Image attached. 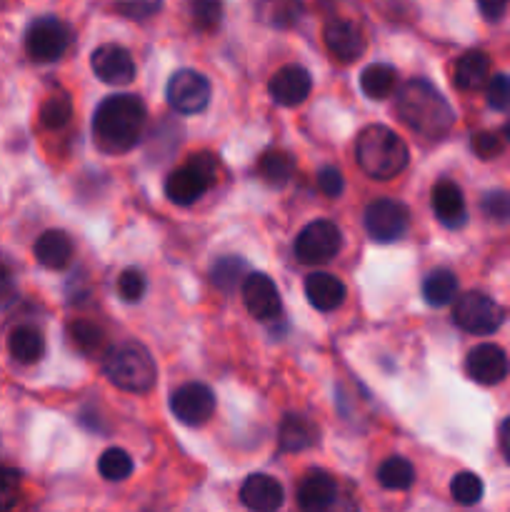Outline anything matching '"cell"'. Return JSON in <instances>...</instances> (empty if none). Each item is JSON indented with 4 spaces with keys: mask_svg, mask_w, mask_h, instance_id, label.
<instances>
[{
    "mask_svg": "<svg viewBox=\"0 0 510 512\" xmlns=\"http://www.w3.org/2000/svg\"><path fill=\"white\" fill-rule=\"evenodd\" d=\"M148 110L138 95L115 93L100 100L93 113V140L103 153L123 155L143 138Z\"/></svg>",
    "mask_w": 510,
    "mask_h": 512,
    "instance_id": "6da1fadb",
    "label": "cell"
},
{
    "mask_svg": "<svg viewBox=\"0 0 510 512\" xmlns=\"http://www.w3.org/2000/svg\"><path fill=\"white\" fill-rule=\"evenodd\" d=\"M395 110L413 133L425 140H440L450 133L455 113L445 95L433 83L413 78L395 95Z\"/></svg>",
    "mask_w": 510,
    "mask_h": 512,
    "instance_id": "7a4b0ae2",
    "label": "cell"
},
{
    "mask_svg": "<svg viewBox=\"0 0 510 512\" xmlns=\"http://www.w3.org/2000/svg\"><path fill=\"white\" fill-rule=\"evenodd\" d=\"M355 158L360 170L375 180L398 178L408 168V145L388 125H368L355 140Z\"/></svg>",
    "mask_w": 510,
    "mask_h": 512,
    "instance_id": "3957f363",
    "label": "cell"
},
{
    "mask_svg": "<svg viewBox=\"0 0 510 512\" xmlns=\"http://www.w3.org/2000/svg\"><path fill=\"white\" fill-rule=\"evenodd\" d=\"M103 373L125 393H148L155 388L158 368L148 350L138 343H118L105 353Z\"/></svg>",
    "mask_w": 510,
    "mask_h": 512,
    "instance_id": "277c9868",
    "label": "cell"
},
{
    "mask_svg": "<svg viewBox=\"0 0 510 512\" xmlns=\"http://www.w3.org/2000/svg\"><path fill=\"white\" fill-rule=\"evenodd\" d=\"M215 173H218V160L213 155H193L183 168H175L168 175V180H165V195H168L170 203L183 205V208L185 205H193L215 183Z\"/></svg>",
    "mask_w": 510,
    "mask_h": 512,
    "instance_id": "5b68a950",
    "label": "cell"
},
{
    "mask_svg": "<svg viewBox=\"0 0 510 512\" xmlns=\"http://www.w3.org/2000/svg\"><path fill=\"white\" fill-rule=\"evenodd\" d=\"M300 512H358L353 495L325 470H313L298 485Z\"/></svg>",
    "mask_w": 510,
    "mask_h": 512,
    "instance_id": "8992f818",
    "label": "cell"
},
{
    "mask_svg": "<svg viewBox=\"0 0 510 512\" xmlns=\"http://www.w3.org/2000/svg\"><path fill=\"white\" fill-rule=\"evenodd\" d=\"M453 320L460 330L470 335H490L503 325L505 310L490 295L470 290L455 298Z\"/></svg>",
    "mask_w": 510,
    "mask_h": 512,
    "instance_id": "52a82bcc",
    "label": "cell"
},
{
    "mask_svg": "<svg viewBox=\"0 0 510 512\" xmlns=\"http://www.w3.org/2000/svg\"><path fill=\"white\" fill-rule=\"evenodd\" d=\"M343 248V235L333 220H313L295 238V258L303 265L330 263Z\"/></svg>",
    "mask_w": 510,
    "mask_h": 512,
    "instance_id": "ba28073f",
    "label": "cell"
},
{
    "mask_svg": "<svg viewBox=\"0 0 510 512\" xmlns=\"http://www.w3.org/2000/svg\"><path fill=\"white\" fill-rule=\"evenodd\" d=\"M365 230L375 243H395L408 233L410 210L408 205L393 198H378L365 208Z\"/></svg>",
    "mask_w": 510,
    "mask_h": 512,
    "instance_id": "9c48e42d",
    "label": "cell"
},
{
    "mask_svg": "<svg viewBox=\"0 0 510 512\" xmlns=\"http://www.w3.org/2000/svg\"><path fill=\"white\" fill-rule=\"evenodd\" d=\"M70 45V30L63 20L45 15L30 23L25 33V50L35 63H55L65 55Z\"/></svg>",
    "mask_w": 510,
    "mask_h": 512,
    "instance_id": "30bf717a",
    "label": "cell"
},
{
    "mask_svg": "<svg viewBox=\"0 0 510 512\" xmlns=\"http://www.w3.org/2000/svg\"><path fill=\"white\" fill-rule=\"evenodd\" d=\"M165 98H168L170 108L180 115L203 113L210 103V83L198 70H178L168 80Z\"/></svg>",
    "mask_w": 510,
    "mask_h": 512,
    "instance_id": "8fae6325",
    "label": "cell"
},
{
    "mask_svg": "<svg viewBox=\"0 0 510 512\" xmlns=\"http://www.w3.org/2000/svg\"><path fill=\"white\" fill-rule=\"evenodd\" d=\"M215 393L203 383H185L170 395V413L188 428L205 425L215 413Z\"/></svg>",
    "mask_w": 510,
    "mask_h": 512,
    "instance_id": "7c38bea8",
    "label": "cell"
},
{
    "mask_svg": "<svg viewBox=\"0 0 510 512\" xmlns=\"http://www.w3.org/2000/svg\"><path fill=\"white\" fill-rule=\"evenodd\" d=\"M465 373L478 385H498L508 378L510 360L503 348L493 343H483L473 348L465 358Z\"/></svg>",
    "mask_w": 510,
    "mask_h": 512,
    "instance_id": "4fadbf2b",
    "label": "cell"
},
{
    "mask_svg": "<svg viewBox=\"0 0 510 512\" xmlns=\"http://www.w3.org/2000/svg\"><path fill=\"white\" fill-rule=\"evenodd\" d=\"M90 68H93L95 78L103 80L105 85H128L135 78L133 55L113 43H105L93 50Z\"/></svg>",
    "mask_w": 510,
    "mask_h": 512,
    "instance_id": "5bb4252c",
    "label": "cell"
},
{
    "mask_svg": "<svg viewBox=\"0 0 510 512\" xmlns=\"http://www.w3.org/2000/svg\"><path fill=\"white\" fill-rule=\"evenodd\" d=\"M323 40L328 53L340 63H355L365 53V35L353 20H328L323 28Z\"/></svg>",
    "mask_w": 510,
    "mask_h": 512,
    "instance_id": "9a60e30c",
    "label": "cell"
},
{
    "mask_svg": "<svg viewBox=\"0 0 510 512\" xmlns=\"http://www.w3.org/2000/svg\"><path fill=\"white\" fill-rule=\"evenodd\" d=\"M243 303L245 310L253 315L255 320H273L278 318L283 303H280V293L275 288L273 280L265 273H248L243 280Z\"/></svg>",
    "mask_w": 510,
    "mask_h": 512,
    "instance_id": "2e32d148",
    "label": "cell"
},
{
    "mask_svg": "<svg viewBox=\"0 0 510 512\" xmlns=\"http://www.w3.org/2000/svg\"><path fill=\"white\" fill-rule=\"evenodd\" d=\"M310 90H313V78L303 65H285L268 83L270 98L283 108H295V105L305 103Z\"/></svg>",
    "mask_w": 510,
    "mask_h": 512,
    "instance_id": "e0dca14e",
    "label": "cell"
},
{
    "mask_svg": "<svg viewBox=\"0 0 510 512\" xmlns=\"http://www.w3.org/2000/svg\"><path fill=\"white\" fill-rule=\"evenodd\" d=\"M430 205H433V213L435 218L440 220V225H445V228L450 230L463 228L465 220H468L463 190H460L453 180H440V183L433 185Z\"/></svg>",
    "mask_w": 510,
    "mask_h": 512,
    "instance_id": "ac0fdd59",
    "label": "cell"
},
{
    "mask_svg": "<svg viewBox=\"0 0 510 512\" xmlns=\"http://www.w3.org/2000/svg\"><path fill=\"white\" fill-rule=\"evenodd\" d=\"M283 498V485L263 473L245 478L243 488H240V500L250 512H278L283 508Z\"/></svg>",
    "mask_w": 510,
    "mask_h": 512,
    "instance_id": "d6986e66",
    "label": "cell"
},
{
    "mask_svg": "<svg viewBox=\"0 0 510 512\" xmlns=\"http://www.w3.org/2000/svg\"><path fill=\"white\" fill-rule=\"evenodd\" d=\"M305 298L320 313L338 310L345 300L343 280L330 273H310L305 278Z\"/></svg>",
    "mask_w": 510,
    "mask_h": 512,
    "instance_id": "ffe728a7",
    "label": "cell"
},
{
    "mask_svg": "<svg viewBox=\"0 0 510 512\" xmlns=\"http://www.w3.org/2000/svg\"><path fill=\"white\" fill-rule=\"evenodd\" d=\"M35 260L48 270H63L68 268L73 260V240L63 230H45L38 240H35Z\"/></svg>",
    "mask_w": 510,
    "mask_h": 512,
    "instance_id": "44dd1931",
    "label": "cell"
},
{
    "mask_svg": "<svg viewBox=\"0 0 510 512\" xmlns=\"http://www.w3.org/2000/svg\"><path fill=\"white\" fill-rule=\"evenodd\" d=\"M318 443V428L303 415H285L278 428L280 453H303Z\"/></svg>",
    "mask_w": 510,
    "mask_h": 512,
    "instance_id": "7402d4cb",
    "label": "cell"
},
{
    "mask_svg": "<svg viewBox=\"0 0 510 512\" xmlns=\"http://www.w3.org/2000/svg\"><path fill=\"white\" fill-rule=\"evenodd\" d=\"M488 80H490V60L483 50H468L465 55H460L453 70L455 88L470 93V90H478L483 88V85H488Z\"/></svg>",
    "mask_w": 510,
    "mask_h": 512,
    "instance_id": "603a6c76",
    "label": "cell"
},
{
    "mask_svg": "<svg viewBox=\"0 0 510 512\" xmlns=\"http://www.w3.org/2000/svg\"><path fill=\"white\" fill-rule=\"evenodd\" d=\"M255 15L268 28L288 30L303 18V0H258Z\"/></svg>",
    "mask_w": 510,
    "mask_h": 512,
    "instance_id": "cb8c5ba5",
    "label": "cell"
},
{
    "mask_svg": "<svg viewBox=\"0 0 510 512\" xmlns=\"http://www.w3.org/2000/svg\"><path fill=\"white\" fill-rule=\"evenodd\" d=\"M10 358L20 365H35L43 360L45 355V340L40 330L30 328V325H20L10 333L8 338Z\"/></svg>",
    "mask_w": 510,
    "mask_h": 512,
    "instance_id": "d4e9b609",
    "label": "cell"
},
{
    "mask_svg": "<svg viewBox=\"0 0 510 512\" xmlns=\"http://www.w3.org/2000/svg\"><path fill=\"white\" fill-rule=\"evenodd\" d=\"M295 173L293 155L285 150H265L258 160V175L270 188H283L290 183Z\"/></svg>",
    "mask_w": 510,
    "mask_h": 512,
    "instance_id": "484cf974",
    "label": "cell"
},
{
    "mask_svg": "<svg viewBox=\"0 0 510 512\" xmlns=\"http://www.w3.org/2000/svg\"><path fill=\"white\" fill-rule=\"evenodd\" d=\"M423 298L433 308L455 303V298H458V278H455V273H450L448 268H438L428 273V278L423 280Z\"/></svg>",
    "mask_w": 510,
    "mask_h": 512,
    "instance_id": "4316f807",
    "label": "cell"
},
{
    "mask_svg": "<svg viewBox=\"0 0 510 512\" xmlns=\"http://www.w3.org/2000/svg\"><path fill=\"white\" fill-rule=\"evenodd\" d=\"M398 85V70L393 65L373 63L360 73V90L370 100H385Z\"/></svg>",
    "mask_w": 510,
    "mask_h": 512,
    "instance_id": "83f0119b",
    "label": "cell"
},
{
    "mask_svg": "<svg viewBox=\"0 0 510 512\" xmlns=\"http://www.w3.org/2000/svg\"><path fill=\"white\" fill-rule=\"evenodd\" d=\"M245 278H248V263L243 258H235V255H225L210 268V280L223 293H233L238 285H243Z\"/></svg>",
    "mask_w": 510,
    "mask_h": 512,
    "instance_id": "f1b7e54d",
    "label": "cell"
},
{
    "mask_svg": "<svg viewBox=\"0 0 510 512\" xmlns=\"http://www.w3.org/2000/svg\"><path fill=\"white\" fill-rule=\"evenodd\" d=\"M378 483L385 490H408L415 483L413 465L405 458H398V455L383 460L378 468Z\"/></svg>",
    "mask_w": 510,
    "mask_h": 512,
    "instance_id": "f546056e",
    "label": "cell"
},
{
    "mask_svg": "<svg viewBox=\"0 0 510 512\" xmlns=\"http://www.w3.org/2000/svg\"><path fill=\"white\" fill-rule=\"evenodd\" d=\"M98 473L110 483H120V480L130 478L133 473V458L120 448H108L98 460Z\"/></svg>",
    "mask_w": 510,
    "mask_h": 512,
    "instance_id": "4dcf8cb0",
    "label": "cell"
},
{
    "mask_svg": "<svg viewBox=\"0 0 510 512\" xmlns=\"http://www.w3.org/2000/svg\"><path fill=\"white\" fill-rule=\"evenodd\" d=\"M73 118V103L68 95H50L43 105H40V123L50 130H60L70 123Z\"/></svg>",
    "mask_w": 510,
    "mask_h": 512,
    "instance_id": "1f68e13d",
    "label": "cell"
},
{
    "mask_svg": "<svg viewBox=\"0 0 510 512\" xmlns=\"http://www.w3.org/2000/svg\"><path fill=\"white\" fill-rule=\"evenodd\" d=\"M68 338L80 353H95L100 348V343H103V333L90 320H73L68 325Z\"/></svg>",
    "mask_w": 510,
    "mask_h": 512,
    "instance_id": "d6a6232c",
    "label": "cell"
},
{
    "mask_svg": "<svg viewBox=\"0 0 510 512\" xmlns=\"http://www.w3.org/2000/svg\"><path fill=\"white\" fill-rule=\"evenodd\" d=\"M450 495L460 505H475L483 498V480L475 473H458L450 483Z\"/></svg>",
    "mask_w": 510,
    "mask_h": 512,
    "instance_id": "836d02e7",
    "label": "cell"
},
{
    "mask_svg": "<svg viewBox=\"0 0 510 512\" xmlns=\"http://www.w3.org/2000/svg\"><path fill=\"white\" fill-rule=\"evenodd\" d=\"M188 10L200 30H215L223 18V0H188Z\"/></svg>",
    "mask_w": 510,
    "mask_h": 512,
    "instance_id": "e575fe53",
    "label": "cell"
},
{
    "mask_svg": "<svg viewBox=\"0 0 510 512\" xmlns=\"http://www.w3.org/2000/svg\"><path fill=\"white\" fill-rule=\"evenodd\" d=\"M20 500V473L0 465V512H10Z\"/></svg>",
    "mask_w": 510,
    "mask_h": 512,
    "instance_id": "d590c367",
    "label": "cell"
},
{
    "mask_svg": "<svg viewBox=\"0 0 510 512\" xmlns=\"http://www.w3.org/2000/svg\"><path fill=\"white\" fill-rule=\"evenodd\" d=\"M145 288H148V283H145V275L140 273L138 268H128L120 273L118 295L125 300V303H138V300L145 295Z\"/></svg>",
    "mask_w": 510,
    "mask_h": 512,
    "instance_id": "8d00e7d4",
    "label": "cell"
},
{
    "mask_svg": "<svg viewBox=\"0 0 510 512\" xmlns=\"http://www.w3.org/2000/svg\"><path fill=\"white\" fill-rule=\"evenodd\" d=\"M480 208H483V213L488 215L490 220H495V223H508L510 220V193H503V190L485 193Z\"/></svg>",
    "mask_w": 510,
    "mask_h": 512,
    "instance_id": "74e56055",
    "label": "cell"
},
{
    "mask_svg": "<svg viewBox=\"0 0 510 512\" xmlns=\"http://www.w3.org/2000/svg\"><path fill=\"white\" fill-rule=\"evenodd\" d=\"M485 98L488 105L495 110H505L510 105V75L498 73L488 80L485 85Z\"/></svg>",
    "mask_w": 510,
    "mask_h": 512,
    "instance_id": "f35d334b",
    "label": "cell"
},
{
    "mask_svg": "<svg viewBox=\"0 0 510 512\" xmlns=\"http://www.w3.org/2000/svg\"><path fill=\"white\" fill-rule=\"evenodd\" d=\"M120 13L130 20H145L155 15L163 5V0H115Z\"/></svg>",
    "mask_w": 510,
    "mask_h": 512,
    "instance_id": "ab89813d",
    "label": "cell"
},
{
    "mask_svg": "<svg viewBox=\"0 0 510 512\" xmlns=\"http://www.w3.org/2000/svg\"><path fill=\"white\" fill-rule=\"evenodd\" d=\"M318 190L325 195V198H340L345 190V180H343V173H340L338 168H333V165H328V168H323L318 173Z\"/></svg>",
    "mask_w": 510,
    "mask_h": 512,
    "instance_id": "60d3db41",
    "label": "cell"
},
{
    "mask_svg": "<svg viewBox=\"0 0 510 512\" xmlns=\"http://www.w3.org/2000/svg\"><path fill=\"white\" fill-rule=\"evenodd\" d=\"M470 145H473L475 155H480L483 160H490L495 158V155H500V150H503V138H498L495 133H488V130H485V133H475L473 143Z\"/></svg>",
    "mask_w": 510,
    "mask_h": 512,
    "instance_id": "b9f144b4",
    "label": "cell"
},
{
    "mask_svg": "<svg viewBox=\"0 0 510 512\" xmlns=\"http://www.w3.org/2000/svg\"><path fill=\"white\" fill-rule=\"evenodd\" d=\"M13 298H15V280H13V273H10V270L5 268L3 263H0V305L13 303Z\"/></svg>",
    "mask_w": 510,
    "mask_h": 512,
    "instance_id": "7bdbcfd3",
    "label": "cell"
},
{
    "mask_svg": "<svg viewBox=\"0 0 510 512\" xmlns=\"http://www.w3.org/2000/svg\"><path fill=\"white\" fill-rule=\"evenodd\" d=\"M505 5H508V0H478L480 13L488 20H498L505 13Z\"/></svg>",
    "mask_w": 510,
    "mask_h": 512,
    "instance_id": "ee69618b",
    "label": "cell"
},
{
    "mask_svg": "<svg viewBox=\"0 0 510 512\" xmlns=\"http://www.w3.org/2000/svg\"><path fill=\"white\" fill-rule=\"evenodd\" d=\"M498 440H500V453H503L505 463L510 465V418H505L503 425H500Z\"/></svg>",
    "mask_w": 510,
    "mask_h": 512,
    "instance_id": "f6af8a7d",
    "label": "cell"
},
{
    "mask_svg": "<svg viewBox=\"0 0 510 512\" xmlns=\"http://www.w3.org/2000/svg\"><path fill=\"white\" fill-rule=\"evenodd\" d=\"M503 135H505V140H510V120H508V123H505V128H503Z\"/></svg>",
    "mask_w": 510,
    "mask_h": 512,
    "instance_id": "bcb514c9",
    "label": "cell"
}]
</instances>
